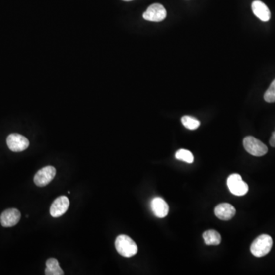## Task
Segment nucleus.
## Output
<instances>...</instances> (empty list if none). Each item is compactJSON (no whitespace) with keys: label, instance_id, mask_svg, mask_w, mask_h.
Returning <instances> with one entry per match:
<instances>
[{"label":"nucleus","instance_id":"nucleus-19","mask_svg":"<svg viewBox=\"0 0 275 275\" xmlns=\"http://www.w3.org/2000/svg\"><path fill=\"white\" fill-rule=\"evenodd\" d=\"M123 1H125V2H130V1H133V0H123Z\"/></svg>","mask_w":275,"mask_h":275},{"label":"nucleus","instance_id":"nucleus-12","mask_svg":"<svg viewBox=\"0 0 275 275\" xmlns=\"http://www.w3.org/2000/svg\"><path fill=\"white\" fill-rule=\"evenodd\" d=\"M252 9L254 15L259 18L262 22H268L270 20L271 12L267 5L262 1L255 0L252 2Z\"/></svg>","mask_w":275,"mask_h":275},{"label":"nucleus","instance_id":"nucleus-17","mask_svg":"<svg viewBox=\"0 0 275 275\" xmlns=\"http://www.w3.org/2000/svg\"><path fill=\"white\" fill-rule=\"evenodd\" d=\"M264 99L267 103H275V80L272 81L267 91L265 92Z\"/></svg>","mask_w":275,"mask_h":275},{"label":"nucleus","instance_id":"nucleus-13","mask_svg":"<svg viewBox=\"0 0 275 275\" xmlns=\"http://www.w3.org/2000/svg\"><path fill=\"white\" fill-rule=\"evenodd\" d=\"M45 274L46 275H63L65 273L60 267L58 261L52 258L47 260Z\"/></svg>","mask_w":275,"mask_h":275},{"label":"nucleus","instance_id":"nucleus-16","mask_svg":"<svg viewBox=\"0 0 275 275\" xmlns=\"http://www.w3.org/2000/svg\"><path fill=\"white\" fill-rule=\"evenodd\" d=\"M175 158L179 161H184L188 164H192L194 161V155L191 151L186 149L178 150L175 154Z\"/></svg>","mask_w":275,"mask_h":275},{"label":"nucleus","instance_id":"nucleus-1","mask_svg":"<svg viewBox=\"0 0 275 275\" xmlns=\"http://www.w3.org/2000/svg\"><path fill=\"white\" fill-rule=\"evenodd\" d=\"M272 245L273 240L270 235L262 234L253 241L251 245L250 251L255 257H263L270 252Z\"/></svg>","mask_w":275,"mask_h":275},{"label":"nucleus","instance_id":"nucleus-6","mask_svg":"<svg viewBox=\"0 0 275 275\" xmlns=\"http://www.w3.org/2000/svg\"><path fill=\"white\" fill-rule=\"evenodd\" d=\"M167 17V11L161 4L154 3L150 5L143 14V18L150 22H159Z\"/></svg>","mask_w":275,"mask_h":275},{"label":"nucleus","instance_id":"nucleus-4","mask_svg":"<svg viewBox=\"0 0 275 275\" xmlns=\"http://www.w3.org/2000/svg\"><path fill=\"white\" fill-rule=\"evenodd\" d=\"M229 191L235 196H244L249 191V186L242 180L240 174H231L227 179Z\"/></svg>","mask_w":275,"mask_h":275},{"label":"nucleus","instance_id":"nucleus-9","mask_svg":"<svg viewBox=\"0 0 275 275\" xmlns=\"http://www.w3.org/2000/svg\"><path fill=\"white\" fill-rule=\"evenodd\" d=\"M70 206V201L65 196L57 198L51 206L50 214L52 217H61L68 211Z\"/></svg>","mask_w":275,"mask_h":275},{"label":"nucleus","instance_id":"nucleus-5","mask_svg":"<svg viewBox=\"0 0 275 275\" xmlns=\"http://www.w3.org/2000/svg\"><path fill=\"white\" fill-rule=\"evenodd\" d=\"M7 145L13 152H21L25 151L29 146L28 138L18 133H12L7 137Z\"/></svg>","mask_w":275,"mask_h":275},{"label":"nucleus","instance_id":"nucleus-3","mask_svg":"<svg viewBox=\"0 0 275 275\" xmlns=\"http://www.w3.org/2000/svg\"><path fill=\"white\" fill-rule=\"evenodd\" d=\"M245 151L255 157H262L267 154L268 147L253 136H246L243 139Z\"/></svg>","mask_w":275,"mask_h":275},{"label":"nucleus","instance_id":"nucleus-11","mask_svg":"<svg viewBox=\"0 0 275 275\" xmlns=\"http://www.w3.org/2000/svg\"><path fill=\"white\" fill-rule=\"evenodd\" d=\"M214 212L216 217L219 218L221 220L228 221L234 217L236 210L233 206L224 203L216 206Z\"/></svg>","mask_w":275,"mask_h":275},{"label":"nucleus","instance_id":"nucleus-2","mask_svg":"<svg viewBox=\"0 0 275 275\" xmlns=\"http://www.w3.org/2000/svg\"><path fill=\"white\" fill-rule=\"evenodd\" d=\"M115 246L118 253L123 257H133L138 252L137 245L128 235H119L115 241Z\"/></svg>","mask_w":275,"mask_h":275},{"label":"nucleus","instance_id":"nucleus-10","mask_svg":"<svg viewBox=\"0 0 275 275\" xmlns=\"http://www.w3.org/2000/svg\"><path fill=\"white\" fill-rule=\"evenodd\" d=\"M151 210L158 218H164L169 212V206L164 199L154 198L151 202Z\"/></svg>","mask_w":275,"mask_h":275},{"label":"nucleus","instance_id":"nucleus-7","mask_svg":"<svg viewBox=\"0 0 275 275\" xmlns=\"http://www.w3.org/2000/svg\"><path fill=\"white\" fill-rule=\"evenodd\" d=\"M56 175V169L52 166H47L42 168L35 174L34 182L38 187H45L52 182Z\"/></svg>","mask_w":275,"mask_h":275},{"label":"nucleus","instance_id":"nucleus-15","mask_svg":"<svg viewBox=\"0 0 275 275\" xmlns=\"http://www.w3.org/2000/svg\"><path fill=\"white\" fill-rule=\"evenodd\" d=\"M181 123L186 129L189 130H195L201 126V122L195 118L189 116H184L181 118Z\"/></svg>","mask_w":275,"mask_h":275},{"label":"nucleus","instance_id":"nucleus-18","mask_svg":"<svg viewBox=\"0 0 275 275\" xmlns=\"http://www.w3.org/2000/svg\"><path fill=\"white\" fill-rule=\"evenodd\" d=\"M269 143H270V145L272 147L275 148V130L272 133V137H271L270 140H269Z\"/></svg>","mask_w":275,"mask_h":275},{"label":"nucleus","instance_id":"nucleus-14","mask_svg":"<svg viewBox=\"0 0 275 275\" xmlns=\"http://www.w3.org/2000/svg\"><path fill=\"white\" fill-rule=\"evenodd\" d=\"M203 238L206 245H219L222 240L220 234L217 231L212 230V229L204 232L203 234Z\"/></svg>","mask_w":275,"mask_h":275},{"label":"nucleus","instance_id":"nucleus-8","mask_svg":"<svg viewBox=\"0 0 275 275\" xmlns=\"http://www.w3.org/2000/svg\"><path fill=\"white\" fill-rule=\"evenodd\" d=\"M21 219L19 210L15 208L6 209L0 215V223L3 227L8 228L15 226Z\"/></svg>","mask_w":275,"mask_h":275}]
</instances>
